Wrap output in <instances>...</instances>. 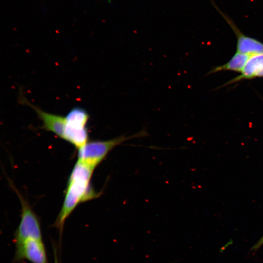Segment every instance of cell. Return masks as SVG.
Returning a JSON list of instances; mask_svg holds the SVG:
<instances>
[{"label":"cell","instance_id":"1","mask_svg":"<svg viewBox=\"0 0 263 263\" xmlns=\"http://www.w3.org/2000/svg\"><path fill=\"white\" fill-rule=\"evenodd\" d=\"M94 169L77 161L69 177L64 201L60 211L53 224L61 236L65 221L80 204L99 197L91 184Z\"/></svg>","mask_w":263,"mask_h":263},{"label":"cell","instance_id":"2","mask_svg":"<svg viewBox=\"0 0 263 263\" xmlns=\"http://www.w3.org/2000/svg\"><path fill=\"white\" fill-rule=\"evenodd\" d=\"M141 132L131 136H120L105 141H88L78 149L77 161L94 169L115 147L132 138L144 136Z\"/></svg>","mask_w":263,"mask_h":263},{"label":"cell","instance_id":"3","mask_svg":"<svg viewBox=\"0 0 263 263\" xmlns=\"http://www.w3.org/2000/svg\"><path fill=\"white\" fill-rule=\"evenodd\" d=\"M12 188L18 195L21 206V219L14 237L15 248L20 246L29 239H42V231L38 217L34 211L28 201L11 183Z\"/></svg>","mask_w":263,"mask_h":263},{"label":"cell","instance_id":"4","mask_svg":"<svg viewBox=\"0 0 263 263\" xmlns=\"http://www.w3.org/2000/svg\"><path fill=\"white\" fill-rule=\"evenodd\" d=\"M65 118L63 140L79 149L88 142L89 136L87 124L89 115L84 108L75 107L71 109Z\"/></svg>","mask_w":263,"mask_h":263},{"label":"cell","instance_id":"5","mask_svg":"<svg viewBox=\"0 0 263 263\" xmlns=\"http://www.w3.org/2000/svg\"><path fill=\"white\" fill-rule=\"evenodd\" d=\"M20 103L31 108L42 122V128L63 139L66 127L65 116L47 113L29 102L22 94L19 96Z\"/></svg>","mask_w":263,"mask_h":263},{"label":"cell","instance_id":"6","mask_svg":"<svg viewBox=\"0 0 263 263\" xmlns=\"http://www.w3.org/2000/svg\"><path fill=\"white\" fill-rule=\"evenodd\" d=\"M211 1L213 6L227 22L236 36V52L251 55L263 54V43L242 33L232 19L226 14L223 12L212 0Z\"/></svg>","mask_w":263,"mask_h":263},{"label":"cell","instance_id":"7","mask_svg":"<svg viewBox=\"0 0 263 263\" xmlns=\"http://www.w3.org/2000/svg\"><path fill=\"white\" fill-rule=\"evenodd\" d=\"M15 248V261L26 259L32 263H49L43 240L29 239Z\"/></svg>","mask_w":263,"mask_h":263},{"label":"cell","instance_id":"8","mask_svg":"<svg viewBox=\"0 0 263 263\" xmlns=\"http://www.w3.org/2000/svg\"><path fill=\"white\" fill-rule=\"evenodd\" d=\"M262 77H263V54L254 55L248 60L241 75L227 82L226 84Z\"/></svg>","mask_w":263,"mask_h":263},{"label":"cell","instance_id":"9","mask_svg":"<svg viewBox=\"0 0 263 263\" xmlns=\"http://www.w3.org/2000/svg\"><path fill=\"white\" fill-rule=\"evenodd\" d=\"M252 56L249 54L236 52L233 56L226 63L215 67L210 73H215L224 70L242 72Z\"/></svg>","mask_w":263,"mask_h":263},{"label":"cell","instance_id":"10","mask_svg":"<svg viewBox=\"0 0 263 263\" xmlns=\"http://www.w3.org/2000/svg\"><path fill=\"white\" fill-rule=\"evenodd\" d=\"M263 244V235L258 240V241L255 244L252 248V250L256 251L258 250Z\"/></svg>","mask_w":263,"mask_h":263},{"label":"cell","instance_id":"11","mask_svg":"<svg viewBox=\"0 0 263 263\" xmlns=\"http://www.w3.org/2000/svg\"><path fill=\"white\" fill-rule=\"evenodd\" d=\"M53 253H54V263H59L58 256L56 252V248H53Z\"/></svg>","mask_w":263,"mask_h":263}]
</instances>
